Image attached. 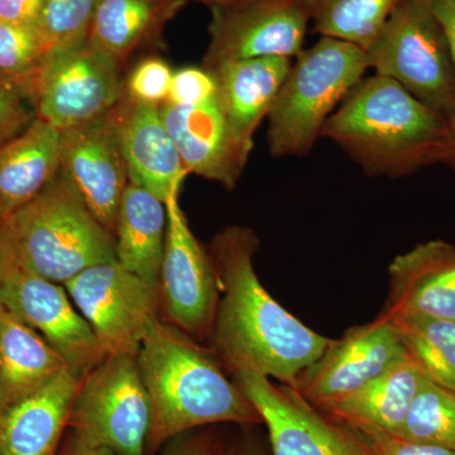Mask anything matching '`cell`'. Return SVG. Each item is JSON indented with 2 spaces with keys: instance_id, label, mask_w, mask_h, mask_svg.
I'll return each mask as SVG.
<instances>
[{
  "instance_id": "obj_1",
  "label": "cell",
  "mask_w": 455,
  "mask_h": 455,
  "mask_svg": "<svg viewBox=\"0 0 455 455\" xmlns=\"http://www.w3.org/2000/svg\"><path fill=\"white\" fill-rule=\"evenodd\" d=\"M259 247L254 230L242 226L224 228L209 245L223 292L212 352L229 370L247 368L293 387L331 339L311 331L266 291L254 269Z\"/></svg>"
},
{
  "instance_id": "obj_2",
  "label": "cell",
  "mask_w": 455,
  "mask_h": 455,
  "mask_svg": "<svg viewBox=\"0 0 455 455\" xmlns=\"http://www.w3.org/2000/svg\"><path fill=\"white\" fill-rule=\"evenodd\" d=\"M136 358L152 406L147 451L203 425L262 423L214 352L161 317L149 326Z\"/></svg>"
},
{
  "instance_id": "obj_3",
  "label": "cell",
  "mask_w": 455,
  "mask_h": 455,
  "mask_svg": "<svg viewBox=\"0 0 455 455\" xmlns=\"http://www.w3.org/2000/svg\"><path fill=\"white\" fill-rule=\"evenodd\" d=\"M449 122L400 84L363 77L331 114L322 137L370 176L398 179L438 164Z\"/></svg>"
},
{
  "instance_id": "obj_4",
  "label": "cell",
  "mask_w": 455,
  "mask_h": 455,
  "mask_svg": "<svg viewBox=\"0 0 455 455\" xmlns=\"http://www.w3.org/2000/svg\"><path fill=\"white\" fill-rule=\"evenodd\" d=\"M5 224L17 265L53 283L116 260V238L61 172Z\"/></svg>"
},
{
  "instance_id": "obj_5",
  "label": "cell",
  "mask_w": 455,
  "mask_h": 455,
  "mask_svg": "<svg viewBox=\"0 0 455 455\" xmlns=\"http://www.w3.org/2000/svg\"><path fill=\"white\" fill-rule=\"evenodd\" d=\"M370 70L366 51L322 37L291 65L269 112L267 140L275 157L309 155L331 114Z\"/></svg>"
},
{
  "instance_id": "obj_6",
  "label": "cell",
  "mask_w": 455,
  "mask_h": 455,
  "mask_svg": "<svg viewBox=\"0 0 455 455\" xmlns=\"http://www.w3.org/2000/svg\"><path fill=\"white\" fill-rule=\"evenodd\" d=\"M368 68L390 77L434 112L451 121L455 65L451 44L431 0H400L366 50Z\"/></svg>"
},
{
  "instance_id": "obj_7",
  "label": "cell",
  "mask_w": 455,
  "mask_h": 455,
  "mask_svg": "<svg viewBox=\"0 0 455 455\" xmlns=\"http://www.w3.org/2000/svg\"><path fill=\"white\" fill-rule=\"evenodd\" d=\"M152 406L136 355H110L80 382L71 436L116 455H146Z\"/></svg>"
},
{
  "instance_id": "obj_8",
  "label": "cell",
  "mask_w": 455,
  "mask_h": 455,
  "mask_svg": "<svg viewBox=\"0 0 455 455\" xmlns=\"http://www.w3.org/2000/svg\"><path fill=\"white\" fill-rule=\"evenodd\" d=\"M122 65L86 42L44 56L27 77L36 118L64 132L106 116L123 92Z\"/></svg>"
},
{
  "instance_id": "obj_9",
  "label": "cell",
  "mask_w": 455,
  "mask_h": 455,
  "mask_svg": "<svg viewBox=\"0 0 455 455\" xmlns=\"http://www.w3.org/2000/svg\"><path fill=\"white\" fill-rule=\"evenodd\" d=\"M64 286L108 355H137L149 326L160 317L158 287L116 260L86 268Z\"/></svg>"
},
{
  "instance_id": "obj_10",
  "label": "cell",
  "mask_w": 455,
  "mask_h": 455,
  "mask_svg": "<svg viewBox=\"0 0 455 455\" xmlns=\"http://www.w3.org/2000/svg\"><path fill=\"white\" fill-rule=\"evenodd\" d=\"M179 196L166 202V243L158 283L161 309L167 323L191 338L206 339L220 309V278L208 250L188 227Z\"/></svg>"
},
{
  "instance_id": "obj_11",
  "label": "cell",
  "mask_w": 455,
  "mask_h": 455,
  "mask_svg": "<svg viewBox=\"0 0 455 455\" xmlns=\"http://www.w3.org/2000/svg\"><path fill=\"white\" fill-rule=\"evenodd\" d=\"M0 305L41 334L82 379L108 357L64 284L16 262L0 284Z\"/></svg>"
},
{
  "instance_id": "obj_12",
  "label": "cell",
  "mask_w": 455,
  "mask_h": 455,
  "mask_svg": "<svg viewBox=\"0 0 455 455\" xmlns=\"http://www.w3.org/2000/svg\"><path fill=\"white\" fill-rule=\"evenodd\" d=\"M405 355L396 328L381 313L374 322L353 326L340 339L331 340L293 388L323 410L355 394Z\"/></svg>"
},
{
  "instance_id": "obj_13",
  "label": "cell",
  "mask_w": 455,
  "mask_h": 455,
  "mask_svg": "<svg viewBox=\"0 0 455 455\" xmlns=\"http://www.w3.org/2000/svg\"><path fill=\"white\" fill-rule=\"evenodd\" d=\"M211 11V42L204 68L257 57L293 60L304 50L310 16L302 0H252Z\"/></svg>"
},
{
  "instance_id": "obj_14",
  "label": "cell",
  "mask_w": 455,
  "mask_h": 455,
  "mask_svg": "<svg viewBox=\"0 0 455 455\" xmlns=\"http://www.w3.org/2000/svg\"><path fill=\"white\" fill-rule=\"evenodd\" d=\"M230 372L267 427L272 455H362L337 420L291 386L274 385L268 377L247 368Z\"/></svg>"
},
{
  "instance_id": "obj_15",
  "label": "cell",
  "mask_w": 455,
  "mask_h": 455,
  "mask_svg": "<svg viewBox=\"0 0 455 455\" xmlns=\"http://www.w3.org/2000/svg\"><path fill=\"white\" fill-rule=\"evenodd\" d=\"M60 133V172L71 182L99 223L116 235L119 206L130 175L114 108L95 121Z\"/></svg>"
},
{
  "instance_id": "obj_16",
  "label": "cell",
  "mask_w": 455,
  "mask_h": 455,
  "mask_svg": "<svg viewBox=\"0 0 455 455\" xmlns=\"http://www.w3.org/2000/svg\"><path fill=\"white\" fill-rule=\"evenodd\" d=\"M161 114L188 172L233 190L253 148L236 140L217 97L197 106L164 103Z\"/></svg>"
},
{
  "instance_id": "obj_17",
  "label": "cell",
  "mask_w": 455,
  "mask_h": 455,
  "mask_svg": "<svg viewBox=\"0 0 455 455\" xmlns=\"http://www.w3.org/2000/svg\"><path fill=\"white\" fill-rule=\"evenodd\" d=\"M130 182L166 203L180 194L188 175L161 107L131 101L122 94L114 107Z\"/></svg>"
},
{
  "instance_id": "obj_18",
  "label": "cell",
  "mask_w": 455,
  "mask_h": 455,
  "mask_svg": "<svg viewBox=\"0 0 455 455\" xmlns=\"http://www.w3.org/2000/svg\"><path fill=\"white\" fill-rule=\"evenodd\" d=\"M386 313L455 320V245L434 239L400 254L388 267Z\"/></svg>"
},
{
  "instance_id": "obj_19",
  "label": "cell",
  "mask_w": 455,
  "mask_h": 455,
  "mask_svg": "<svg viewBox=\"0 0 455 455\" xmlns=\"http://www.w3.org/2000/svg\"><path fill=\"white\" fill-rule=\"evenodd\" d=\"M291 65V59L271 56L206 68L217 83L218 106L239 142L253 148L254 134L271 112Z\"/></svg>"
},
{
  "instance_id": "obj_20",
  "label": "cell",
  "mask_w": 455,
  "mask_h": 455,
  "mask_svg": "<svg viewBox=\"0 0 455 455\" xmlns=\"http://www.w3.org/2000/svg\"><path fill=\"white\" fill-rule=\"evenodd\" d=\"M80 382L77 374L66 370L9 407L0 420V455H59Z\"/></svg>"
},
{
  "instance_id": "obj_21",
  "label": "cell",
  "mask_w": 455,
  "mask_h": 455,
  "mask_svg": "<svg viewBox=\"0 0 455 455\" xmlns=\"http://www.w3.org/2000/svg\"><path fill=\"white\" fill-rule=\"evenodd\" d=\"M61 133L35 121L14 139L0 145V220L35 199L60 172Z\"/></svg>"
},
{
  "instance_id": "obj_22",
  "label": "cell",
  "mask_w": 455,
  "mask_h": 455,
  "mask_svg": "<svg viewBox=\"0 0 455 455\" xmlns=\"http://www.w3.org/2000/svg\"><path fill=\"white\" fill-rule=\"evenodd\" d=\"M166 229V203L130 182L116 218L114 235L116 262L146 283L158 287Z\"/></svg>"
},
{
  "instance_id": "obj_23",
  "label": "cell",
  "mask_w": 455,
  "mask_h": 455,
  "mask_svg": "<svg viewBox=\"0 0 455 455\" xmlns=\"http://www.w3.org/2000/svg\"><path fill=\"white\" fill-rule=\"evenodd\" d=\"M70 370L35 329L3 307L0 315V387L7 407L46 387Z\"/></svg>"
},
{
  "instance_id": "obj_24",
  "label": "cell",
  "mask_w": 455,
  "mask_h": 455,
  "mask_svg": "<svg viewBox=\"0 0 455 455\" xmlns=\"http://www.w3.org/2000/svg\"><path fill=\"white\" fill-rule=\"evenodd\" d=\"M421 379L406 353L405 357L355 394L320 411L337 420L368 425L400 436Z\"/></svg>"
},
{
  "instance_id": "obj_25",
  "label": "cell",
  "mask_w": 455,
  "mask_h": 455,
  "mask_svg": "<svg viewBox=\"0 0 455 455\" xmlns=\"http://www.w3.org/2000/svg\"><path fill=\"white\" fill-rule=\"evenodd\" d=\"M188 0H99L88 44L123 66L132 53L160 36Z\"/></svg>"
},
{
  "instance_id": "obj_26",
  "label": "cell",
  "mask_w": 455,
  "mask_h": 455,
  "mask_svg": "<svg viewBox=\"0 0 455 455\" xmlns=\"http://www.w3.org/2000/svg\"><path fill=\"white\" fill-rule=\"evenodd\" d=\"M382 314L390 317L421 376L455 394V320Z\"/></svg>"
},
{
  "instance_id": "obj_27",
  "label": "cell",
  "mask_w": 455,
  "mask_h": 455,
  "mask_svg": "<svg viewBox=\"0 0 455 455\" xmlns=\"http://www.w3.org/2000/svg\"><path fill=\"white\" fill-rule=\"evenodd\" d=\"M323 37L366 51L379 37L400 0H302Z\"/></svg>"
},
{
  "instance_id": "obj_28",
  "label": "cell",
  "mask_w": 455,
  "mask_h": 455,
  "mask_svg": "<svg viewBox=\"0 0 455 455\" xmlns=\"http://www.w3.org/2000/svg\"><path fill=\"white\" fill-rule=\"evenodd\" d=\"M401 438L455 451V394L421 379Z\"/></svg>"
},
{
  "instance_id": "obj_29",
  "label": "cell",
  "mask_w": 455,
  "mask_h": 455,
  "mask_svg": "<svg viewBox=\"0 0 455 455\" xmlns=\"http://www.w3.org/2000/svg\"><path fill=\"white\" fill-rule=\"evenodd\" d=\"M98 2L44 0L37 27L46 44L47 55L77 49L88 42Z\"/></svg>"
},
{
  "instance_id": "obj_30",
  "label": "cell",
  "mask_w": 455,
  "mask_h": 455,
  "mask_svg": "<svg viewBox=\"0 0 455 455\" xmlns=\"http://www.w3.org/2000/svg\"><path fill=\"white\" fill-rule=\"evenodd\" d=\"M46 55L37 26L0 20V76L29 73Z\"/></svg>"
},
{
  "instance_id": "obj_31",
  "label": "cell",
  "mask_w": 455,
  "mask_h": 455,
  "mask_svg": "<svg viewBox=\"0 0 455 455\" xmlns=\"http://www.w3.org/2000/svg\"><path fill=\"white\" fill-rule=\"evenodd\" d=\"M172 75V68L161 57H146L123 82L122 94L134 103L161 107L169 100Z\"/></svg>"
},
{
  "instance_id": "obj_32",
  "label": "cell",
  "mask_w": 455,
  "mask_h": 455,
  "mask_svg": "<svg viewBox=\"0 0 455 455\" xmlns=\"http://www.w3.org/2000/svg\"><path fill=\"white\" fill-rule=\"evenodd\" d=\"M337 421L349 434L350 438L355 440L362 455H455L454 451L411 442V440L374 429L368 425Z\"/></svg>"
},
{
  "instance_id": "obj_33",
  "label": "cell",
  "mask_w": 455,
  "mask_h": 455,
  "mask_svg": "<svg viewBox=\"0 0 455 455\" xmlns=\"http://www.w3.org/2000/svg\"><path fill=\"white\" fill-rule=\"evenodd\" d=\"M27 77L28 73L0 76V145L14 139L35 121Z\"/></svg>"
},
{
  "instance_id": "obj_34",
  "label": "cell",
  "mask_w": 455,
  "mask_h": 455,
  "mask_svg": "<svg viewBox=\"0 0 455 455\" xmlns=\"http://www.w3.org/2000/svg\"><path fill=\"white\" fill-rule=\"evenodd\" d=\"M217 97V83L206 68L188 66L173 71L169 100L175 106H197Z\"/></svg>"
},
{
  "instance_id": "obj_35",
  "label": "cell",
  "mask_w": 455,
  "mask_h": 455,
  "mask_svg": "<svg viewBox=\"0 0 455 455\" xmlns=\"http://www.w3.org/2000/svg\"><path fill=\"white\" fill-rule=\"evenodd\" d=\"M431 4L447 32L455 65V0H431ZM438 164H444L455 172V113L449 122L447 137L440 152Z\"/></svg>"
},
{
  "instance_id": "obj_36",
  "label": "cell",
  "mask_w": 455,
  "mask_h": 455,
  "mask_svg": "<svg viewBox=\"0 0 455 455\" xmlns=\"http://www.w3.org/2000/svg\"><path fill=\"white\" fill-rule=\"evenodd\" d=\"M44 0H0V20L37 26Z\"/></svg>"
},
{
  "instance_id": "obj_37",
  "label": "cell",
  "mask_w": 455,
  "mask_h": 455,
  "mask_svg": "<svg viewBox=\"0 0 455 455\" xmlns=\"http://www.w3.org/2000/svg\"><path fill=\"white\" fill-rule=\"evenodd\" d=\"M164 455H243L212 445L202 440L185 442L169 449Z\"/></svg>"
},
{
  "instance_id": "obj_38",
  "label": "cell",
  "mask_w": 455,
  "mask_h": 455,
  "mask_svg": "<svg viewBox=\"0 0 455 455\" xmlns=\"http://www.w3.org/2000/svg\"><path fill=\"white\" fill-rule=\"evenodd\" d=\"M14 265H16V259L9 243L7 224L5 220H0V284L8 276L9 271Z\"/></svg>"
},
{
  "instance_id": "obj_39",
  "label": "cell",
  "mask_w": 455,
  "mask_h": 455,
  "mask_svg": "<svg viewBox=\"0 0 455 455\" xmlns=\"http://www.w3.org/2000/svg\"><path fill=\"white\" fill-rule=\"evenodd\" d=\"M59 455H116L109 449L103 447H94V445L86 444L71 436V439L66 443L64 449Z\"/></svg>"
},
{
  "instance_id": "obj_40",
  "label": "cell",
  "mask_w": 455,
  "mask_h": 455,
  "mask_svg": "<svg viewBox=\"0 0 455 455\" xmlns=\"http://www.w3.org/2000/svg\"><path fill=\"white\" fill-rule=\"evenodd\" d=\"M196 2L204 3L212 9L236 7V5L245 4V3L252 2V0H196Z\"/></svg>"
},
{
  "instance_id": "obj_41",
  "label": "cell",
  "mask_w": 455,
  "mask_h": 455,
  "mask_svg": "<svg viewBox=\"0 0 455 455\" xmlns=\"http://www.w3.org/2000/svg\"><path fill=\"white\" fill-rule=\"evenodd\" d=\"M2 310L3 307L0 305V315H2ZM7 410V403H5L4 396H3L2 387H0V420H2V418L4 416Z\"/></svg>"
}]
</instances>
